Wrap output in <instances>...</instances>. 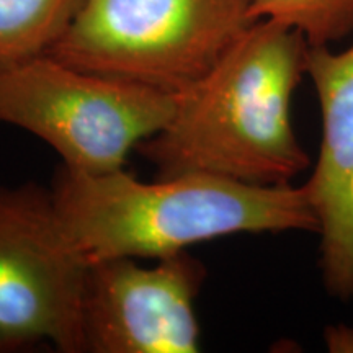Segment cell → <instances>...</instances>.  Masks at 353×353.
I'll use <instances>...</instances> for the list:
<instances>
[{"instance_id": "obj_1", "label": "cell", "mask_w": 353, "mask_h": 353, "mask_svg": "<svg viewBox=\"0 0 353 353\" xmlns=\"http://www.w3.org/2000/svg\"><path fill=\"white\" fill-rule=\"evenodd\" d=\"M309 43L275 20H257L206 76L175 95L169 123L138 145L159 175L210 174L286 185L309 167L291 123V99Z\"/></svg>"}, {"instance_id": "obj_2", "label": "cell", "mask_w": 353, "mask_h": 353, "mask_svg": "<svg viewBox=\"0 0 353 353\" xmlns=\"http://www.w3.org/2000/svg\"><path fill=\"white\" fill-rule=\"evenodd\" d=\"M51 193L87 263L164 259L232 234L319 232L304 185H252L196 172L143 182L125 169L85 174L61 165Z\"/></svg>"}, {"instance_id": "obj_3", "label": "cell", "mask_w": 353, "mask_h": 353, "mask_svg": "<svg viewBox=\"0 0 353 353\" xmlns=\"http://www.w3.org/2000/svg\"><path fill=\"white\" fill-rule=\"evenodd\" d=\"M254 0H77L48 50L88 72L179 95L255 23Z\"/></svg>"}, {"instance_id": "obj_4", "label": "cell", "mask_w": 353, "mask_h": 353, "mask_svg": "<svg viewBox=\"0 0 353 353\" xmlns=\"http://www.w3.org/2000/svg\"><path fill=\"white\" fill-rule=\"evenodd\" d=\"M174 110L175 95L88 72L48 52L0 64V123L50 144L70 170L125 169L128 156Z\"/></svg>"}, {"instance_id": "obj_5", "label": "cell", "mask_w": 353, "mask_h": 353, "mask_svg": "<svg viewBox=\"0 0 353 353\" xmlns=\"http://www.w3.org/2000/svg\"><path fill=\"white\" fill-rule=\"evenodd\" d=\"M87 265L64 231L51 188L0 187V353L39 345L83 353Z\"/></svg>"}, {"instance_id": "obj_6", "label": "cell", "mask_w": 353, "mask_h": 353, "mask_svg": "<svg viewBox=\"0 0 353 353\" xmlns=\"http://www.w3.org/2000/svg\"><path fill=\"white\" fill-rule=\"evenodd\" d=\"M206 278L187 252L157 259H107L87 265L81 303L83 353H195V301Z\"/></svg>"}, {"instance_id": "obj_7", "label": "cell", "mask_w": 353, "mask_h": 353, "mask_svg": "<svg viewBox=\"0 0 353 353\" xmlns=\"http://www.w3.org/2000/svg\"><path fill=\"white\" fill-rule=\"evenodd\" d=\"M311 77L322 118L314 170L304 183L321 236L322 281L330 296L353 299V44L334 52L309 46Z\"/></svg>"}, {"instance_id": "obj_8", "label": "cell", "mask_w": 353, "mask_h": 353, "mask_svg": "<svg viewBox=\"0 0 353 353\" xmlns=\"http://www.w3.org/2000/svg\"><path fill=\"white\" fill-rule=\"evenodd\" d=\"M76 6L77 0H0V64L48 52Z\"/></svg>"}, {"instance_id": "obj_9", "label": "cell", "mask_w": 353, "mask_h": 353, "mask_svg": "<svg viewBox=\"0 0 353 353\" xmlns=\"http://www.w3.org/2000/svg\"><path fill=\"white\" fill-rule=\"evenodd\" d=\"M252 17L291 26L309 46H330L353 34V0H254Z\"/></svg>"}, {"instance_id": "obj_10", "label": "cell", "mask_w": 353, "mask_h": 353, "mask_svg": "<svg viewBox=\"0 0 353 353\" xmlns=\"http://www.w3.org/2000/svg\"><path fill=\"white\" fill-rule=\"evenodd\" d=\"M324 341L329 352L353 353V329L347 325H330L325 329Z\"/></svg>"}]
</instances>
